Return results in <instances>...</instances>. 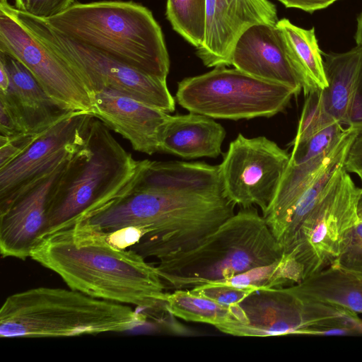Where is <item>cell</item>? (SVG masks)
<instances>
[{"instance_id": "obj_32", "label": "cell", "mask_w": 362, "mask_h": 362, "mask_svg": "<svg viewBox=\"0 0 362 362\" xmlns=\"http://www.w3.org/2000/svg\"><path fill=\"white\" fill-rule=\"evenodd\" d=\"M349 126L356 127L360 131L362 129V72L353 95L349 112Z\"/></svg>"}, {"instance_id": "obj_16", "label": "cell", "mask_w": 362, "mask_h": 362, "mask_svg": "<svg viewBox=\"0 0 362 362\" xmlns=\"http://www.w3.org/2000/svg\"><path fill=\"white\" fill-rule=\"evenodd\" d=\"M231 65L255 78L301 89L276 25L257 24L245 30L233 48Z\"/></svg>"}, {"instance_id": "obj_35", "label": "cell", "mask_w": 362, "mask_h": 362, "mask_svg": "<svg viewBox=\"0 0 362 362\" xmlns=\"http://www.w3.org/2000/svg\"><path fill=\"white\" fill-rule=\"evenodd\" d=\"M9 86V77L4 66L0 63V92L7 90Z\"/></svg>"}, {"instance_id": "obj_18", "label": "cell", "mask_w": 362, "mask_h": 362, "mask_svg": "<svg viewBox=\"0 0 362 362\" xmlns=\"http://www.w3.org/2000/svg\"><path fill=\"white\" fill-rule=\"evenodd\" d=\"M132 188L224 195L218 165L203 162H139Z\"/></svg>"}, {"instance_id": "obj_1", "label": "cell", "mask_w": 362, "mask_h": 362, "mask_svg": "<svg viewBox=\"0 0 362 362\" xmlns=\"http://www.w3.org/2000/svg\"><path fill=\"white\" fill-rule=\"evenodd\" d=\"M30 257L57 274L71 289L168 313V292L156 266L132 248L114 246L102 232L81 221L41 238Z\"/></svg>"}, {"instance_id": "obj_10", "label": "cell", "mask_w": 362, "mask_h": 362, "mask_svg": "<svg viewBox=\"0 0 362 362\" xmlns=\"http://www.w3.org/2000/svg\"><path fill=\"white\" fill-rule=\"evenodd\" d=\"M290 154L265 136L232 141L219 165L224 196L243 209L257 205L262 214L273 202Z\"/></svg>"}, {"instance_id": "obj_27", "label": "cell", "mask_w": 362, "mask_h": 362, "mask_svg": "<svg viewBox=\"0 0 362 362\" xmlns=\"http://www.w3.org/2000/svg\"><path fill=\"white\" fill-rule=\"evenodd\" d=\"M331 267L362 278V219L351 230L341 253Z\"/></svg>"}, {"instance_id": "obj_20", "label": "cell", "mask_w": 362, "mask_h": 362, "mask_svg": "<svg viewBox=\"0 0 362 362\" xmlns=\"http://www.w3.org/2000/svg\"><path fill=\"white\" fill-rule=\"evenodd\" d=\"M279 28L287 58L298 80L304 95L325 89L327 81L322 52L314 28L306 30L286 18L279 20Z\"/></svg>"}, {"instance_id": "obj_33", "label": "cell", "mask_w": 362, "mask_h": 362, "mask_svg": "<svg viewBox=\"0 0 362 362\" xmlns=\"http://www.w3.org/2000/svg\"><path fill=\"white\" fill-rule=\"evenodd\" d=\"M345 168L347 172L354 173L362 171V129L359 131L350 148Z\"/></svg>"}, {"instance_id": "obj_24", "label": "cell", "mask_w": 362, "mask_h": 362, "mask_svg": "<svg viewBox=\"0 0 362 362\" xmlns=\"http://www.w3.org/2000/svg\"><path fill=\"white\" fill-rule=\"evenodd\" d=\"M166 310L170 315L185 321L216 327L228 320L230 305L221 304L191 289H180L168 293Z\"/></svg>"}, {"instance_id": "obj_23", "label": "cell", "mask_w": 362, "mask_h": 362, "mask_svg": "<svg viewBox=\"0 0 362 362\" xmlns=\"http://www.w3.org/2000/svg\"><path fill=\"white\" fill-rule=\"evenodd\" d=\"M302 280L303 270L300 266L289 255L283 253L280 259L270 264L253 268L230 278L209 284L252 287L259 290L289 286Z\"/></svg>"}, {"instance_id": "obj_14", "label": "cell", "mask_w": 362, "mask_h": 362, "mask_svg": "<svg viewBox=\"0 0 362 362\" xmlns=\"http://www.w3.org/2000/svg\"><path fill=\"white\" fill-rule=\"evenodd\" d=\"M69 158L22 190L0 211L2 257H30L33 246L45 233L50 197Z\"/></svg>"}, {"instance_id": "obj_22", "label": "cell", "mask_w": 362, "mask_h": 362, "mask_svg": "<svg viewBox=\"0 0 362 362\" xmlns=\"http://www.w3.org/2000/svg\"><path fill=\"white\" fill-rule=\"evenodd\" d=\"M303 301L320 303L362 314V278L329 267L290 286Z\"/></svg>"}, {"instance_id": "obj_19", "label": "cell", "mask_w": 362, "mask_h": 362, "mask_svg": "<svg viewBox=\"0 0 362 362\" xmlns=\"http://www.w3.org/2000/svg\"><path fill=\"white\" fill-rule=\"evenodd\" d=\"M226 130L213 118L189 112L169 115L160 139L159 151L186 159L217 158Z\"/></svg>"}, {"instance_id": "obj_13", "label": "cell", "mask_w": 362, "mask_h": 362, "mask_svg": "<svg viewBox=\"0 0 362 362\" xmlns=\"http://www.w3.org/2000/svg\"><path fill=\"white\" fill-rule=\"evenodd\" d=\"M276 6L269 0H206L204 37L196 54L207 67L231 65L243 33L257 24L276 25Z\"/></svg>"}, {"instance_id": "obj_17", "label": "cell", "mask_w": 362, "mask_h": 362, "mask_svg": "<svg viewBox=\"0 0 362 362\" xmlns=\"http://www.w3.org/2000/svg\"><path fill=\"white\" fill-rule=\"evenodd\" d=\"M0 63L9 77L8 88L0 92V97L13 107L28 133L42 134L69 112L54 103L29 69L13 56L0 51Z\"/></svg>"}, {"instance_id": "obj_4", "label": "cell", "mask_w": 362, "mask_h": 362, "mask_svg": "<svg viewBox=\"0 0 362 362\" xmlns=\"http://www.w3.org/2000/svg\"><path fill=\"white\" fill-rule=\"evenodd\" d=\"M146 317L129 305L71 288L37 287L10 295L0 309L2 338H47L129 331Z\"/></svg>"}, {"instance_id": "obj_8", "label": "cell", "mask_w": 362, "mask_h": 362, "mask_svg": "<svg viewBox=\"0 0 362 362\" xmlns=\"http://www.w3.org/2000/svg\"><path fill=\"white\" fill-rule=\"evenodd\" d=\"M300 90L223 66L182 79L175 98L189 112L213 119L238 120L274 116Z\"/></svg>"}, {"instance_id": "obj_34", "label": "cell", "mask_w": 362, "mask_h": 362, "mask_svg": "<svg viewBox=\"0 0 362 362\" xmlns=\"http://www.w3.org/2000/svg\"><path fill=\"white\" fill-rule=\"evenodd\" d=\"M286 8H296L308 13L325 8L339 0H278Z\"/></svg>"}, {"instance_id": "obj_29", "label": "cell", "mask_w": 362, "mask_h": 362, "mask_svg": "<svg viewBox=\"0 0 362 362\" xmlns=\"http://www.w3.org/2000/svg\"><path fill=\"white\" fill-rule=\"evenodd\" d=\"M40 134L27 133L11 138L0 137V169L23 153Z\"/></svg>"}, {"instance_id": "obj_37", "label": "cell", "mask_w": 362, "mask_h": 362, "mask_svg": "<svg viewBox=\"0 0 362 362\" xmlns=\"http://www.w3.org/2000/svg\"><path fill=\"white\" fill-rule=\"evenodd\" d=\"M28 0H15V7L21 11H25Z\"/></svg>"}, {"instance_id": "obj_15", "label": "cell", "mask_w": 362, "mask_h": 362, "mask_svg": "<svg viewBox=\"0 0 362 362\" xmlns=\"http://www.w3.org/2000/svg\"><path fill=\"white\" fill-rule=\"evenodd\" d=\"M92 115L120 134L138 152L159 151L169 114L120 91L104 88L95 93Z\"/></svg>"}, {"instance_id": "obj_26", "label": "cell", "mask_w": 362, "mask_h": 362, "mask_svg": "<svg viewBox=\"0 0 362 362\" xmlns=\"http://www.w3.org/2000/svg\"><path fill=\"white\" fill-rule=\"evenodd\" d=\"M335 122L326 108L323 90L310 93L305 96L293 143L307 141Z\"/></svg>"}, {"instance_id": "obj_11", "label": "cell", "mask_w": 362, "mask_h": 362, "mask_svg": "<svg viewBox=\"0 0 362 362\" xmlns=\"http://www.w3.org/2000/svg\"><path fill=\"white\" fill-rule=\"evenodd\" d=\"M0 51L11 54L22 62L62 110L91 114L95 96L68 63L1 10Z\"/></svg>"}, {"instance_id": "obj_28", "label": "cell", "mask_w": 362, "mask_h": 362, "mask_svg": "<svg viewBox=\"0 0 362 362\" xmlns=\"http://www.w3.org/2000/svg\"><path fill=\"white\" fill-rule=\"evenodd\" d=\"M191 290L221 304L230 305L240 303L257 289L252 287L208 284Z\"/></svg>"}, {"instance_id": "obj_2", "label": "cell", "mask_w": 362, "mask_h": 362, "mask_svg": "<svg viewBox=\"0 0 362 362\" xmlns=\"http://www.w3.org/2000/svg\"><path fill=\"white\" fill-rule=\"evenodd\" d=\"M235 206L224 195L131 187L84 221L98 231L137 235L141 240L131 248L158 259L201 244L235 214Z\"/></svg>"}, {"instance_id": "obj_12", "label": "cell", "mask_w": 362, "mask_h": 362, "mask_svg": "<svg viewBox=\"0 0 362 362\" xmlns=\"http://www.w3.org/2000/svg\"><path fill=\"white\" fill-rule=\"evenodd\" d=\"M94 117L69 112L42 132L20 156L0 169V210L25 188L69 158L83 144Z\"/></svg>"}, {"instance_id": "obj_3", "label": "cell", "mask_w": 362, "mask_h": 362, "mask_svg": "<svg viewBox=\"0 0 362 362\" xmlns=\"http://www.w3.org/2000/svg\"><path fill=\"white\" fill-rule=\"evenodd\" d=\"M59 33L123 64L167 80L170 59L152 12L134 1L75 2L45 20Z\"/></svg>"}, {"instance_id": "obj_31", "label": "cell", "mask_w": 362, "mask_h": 362, "mask_svg": "<svg viewBox=\"0 0 362 362\" xmlns=\"http://www.w3.org/2000/svg\"><path fill=\"white\" fill-rule=\"evenodd\" d=\"M74 3V0H28L24 11L47 20L64 12Z\"/></svg>"}, {"instance_id": "obj_40", "label": "cell", "mask_w": 362, "mask_h": 362, "mask_svg": "<svg viewBox=\"0 0 362 362\" xmlns=\"http://www.w3.org/2000/svg\"><path fill=\"white\" fill-rule=\"evenodd\" d=\"M8 3V0H0V4H6Z\"/></svg>"}, {"instance_id": "obj_39", "label": "cell", "mask_w": 362, "mask_h": 362, "mask_svg": "<svg viewBox=\"0 0 362 362\" xmlns=\"http://www.w3.org/2000/svg\"><path fill=\"white\" fill-rule=\"evenodd\" d=\"M356 174L358 176L361 183H362V171H358L356 173Z\"/></svg>"}, {"instance_id": "obj_25", "label": "cell", "mask_w": 362, "mask_h": 362, "mask_svg": "<svg viewBox=\"0 0 362 362\" xmlns=\"http://www.w3.org/2000/svg\"><path fill=\"white\" fill-rule=\"evenodd\" d=\"M206 0H167L165 16L173 29L196 48L204 40Z\"/></svg>"}, {"instance_id": "obj_5", "label": "cell", "mask_w": 362, "mask_h": 362, "mask_svg": "<svg viewBox=\"0 0 362 362\" xmlns=\"http://www.w3.org/2000/svg\"><path fill=\"white\" fill-rule=\"evenodd\" d=\"M100 120L91 119L83 144L69 158L52 191L44 236L71 227L132 187L140 160Z\"/></svg>"}, {"instance_id": "obj_36", "label": "cell", "mask_w": 362, "mask_h": 362, "mask_svg": "<svg viewBox=\"0 0 362 362\" xmlns=\"http://www.w3.org/2000/svg\"><path fill=\"white\" fill-rule=\"evenodd\" d=\"M354 38L356 45L362 47V12L357 19L356 32Z\"/></svg>"}, {"instance_id": "obj_38", "label": "cell", "mask_w": 362, "mask_h": 362, "mask_svg": "<svg viewBox=\"0 0 362 362\" xmlns=\"http://www.w3.org/2000/svg\"><path fill=\"white\" fill-rule=\"evenodd\" d=\"M358 215L360 219H362V195L361 197L358 206Z\"/></svg>"}, {"instance_id": "obj_30", "label": "cell", "mask_w": 362, "mask_h": 362, "mask_svg": "<svg viewBox=\"0 0 362 362\" xmlns=\"http://www.w3.org/2000/svg\"><path fill=\"white\" fill-rule=\"evenodd\" d=\"M28 132L13 107L0 97V137L11 138Z\"/></svg>"}, {"instance_id": "obj_6", "label": "cell", "mask_w": 362, "mask_h": 362, "mask_svg": "<svg viewBox=\"0 0 362 362\" xmlns=\"http://www.w3.org/2000/svg\"><path fill=\"white\" fill-rule=\"evenodd\" d=\"M283 251L262 216L243 209L192 250L158 259L166 290H189L270 264Z\"/></svg>"}, {"instance_id": "obj_21", "label": "cell", "mask_w": 362, "mask_h": 362, "mask_svg": "<svg viewBox=\"0 0 362 362\" xmlns=\"http://www.w3.org/2000/svg\"><path fill=\"white\" fill-rule=\"evenodd\" d=\"M327 87L323 90L328 112L341 124L349 126V112L362 72V47L342 53L324 54Z\"/></svg>"}, {"instance_id": "obj_9", "label": "cell", "mask_w": 362, "mask_h": 362, "mask_svg": "<svg viewBox=\"0 0 362 362\" xmlns=\"http://www.w3.org/2000/svg\"><path fill=\"white\" fill-rule=\"evenodd\" d=\"M361 195L362 187L344 168L284 246L283 253L300 266L303 280L331 267L339 257L359 221Z\"/></svg>"}, {"instance_id": "obj_7", "label": "cell", "mask_w": 362, "mask_h": 362, "mask_svg": "<svg viewBox=\"0 0 362 362\" xmlns=\"http://www.w3.org/2000/svg\"><path fill=\"white\" fill-rule=\"evenodd\" d=\"M0 10L18 21L46 47L64 59L94 95L104 88L134 97L170 113L175 100L166 80L123 64L52 28L44 19L17 9L8 3Z\"/></svg>"}]
</instances>
